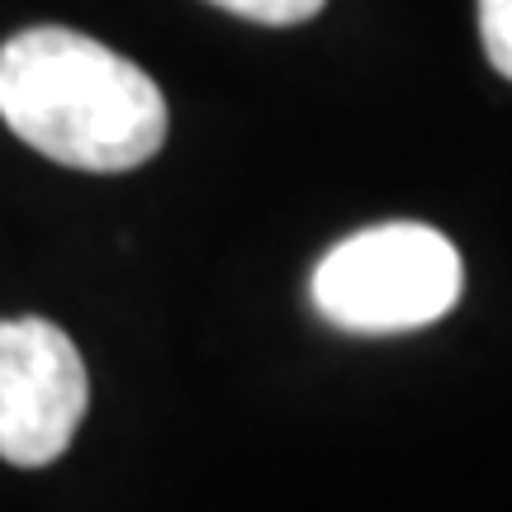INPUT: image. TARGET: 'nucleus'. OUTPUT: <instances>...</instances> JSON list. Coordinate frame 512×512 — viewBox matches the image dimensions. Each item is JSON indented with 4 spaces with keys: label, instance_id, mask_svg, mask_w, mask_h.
I'll return each instance as SVG.
<instances>
[{
    "label": "nucleus",
    "instance_id": "obj_1",
    "mask_svg": "<svg viewBox=\"0 0 512 512\" xmlns=\"http://www.w3.org/2000/svg\"><path fill=\"white\" fill-rule=\"evenodd\" d=\"M0 119L76 171H133L166 143L157 81L76 29L38 24L0 48Z\"/></svg>",
    "mask_w": 512,
    "mask_h": 512
},
{
    "label": "nucleus",
    "instance_id": "obj_2",
    "mask_svg": "<svg viewBox=\"0 0 512 512\" xmlns=\"http://www.w3.org/2000/svg\"><path fill=\"white\" fill-rule=\"evenodd\" d=\"M465 266L446 233L427 223H375L332 247L313 266V309L332 328L389 337L427 328L460 304Z\"/></svg>",
    "mask_w": 512,
    "mask_h": 512
},
{
    "label": "nucleus",
    "instance_id": "obj_3",
    "mask_svg": "<svg viewBox=\"0 0 512 512\" xmlns=\"http://www.w3.org/2000/svg\"><path fill=\"white\" fill-rule=\"evenodd\" d=\"M91 403L86 361L48 318L0 323V460L19 470L53 465L72 446Z\"/></svg>",
    "mask_w": 512,
    "mask_h": 512
},
{
    "label": "nucleus",
    "instance_id": "obj_4",
    "mask_svg": "<svg viewBox=\"0 0 512 512\" xmlns=\"http://www.w3.org/2000/svg\"><path fill=\"white\" fill-rule=\"evenodd\" d=\"M209 5H219V10H228V15H238V19H256V24L285 29V24L313 19L328 0H209Z\"/></svg>",
    "mask_w": 512,
    "mask_h": 512
},
{
    "label": "nucleus",
    "instance_id": "obj_5",
    "mask_svg": "<svg viewBox=\"0 0 512 512\" xmlns=\"http://www.w3.org/2000/svg\"><path fill=\"white\" fill-rule=\"evenodd\" d=\"M479 38L489 62L512 81V0H479Z\"/></svg>",
    "mask_w": 512,
    "mask_h": 512
}]
</instances>
